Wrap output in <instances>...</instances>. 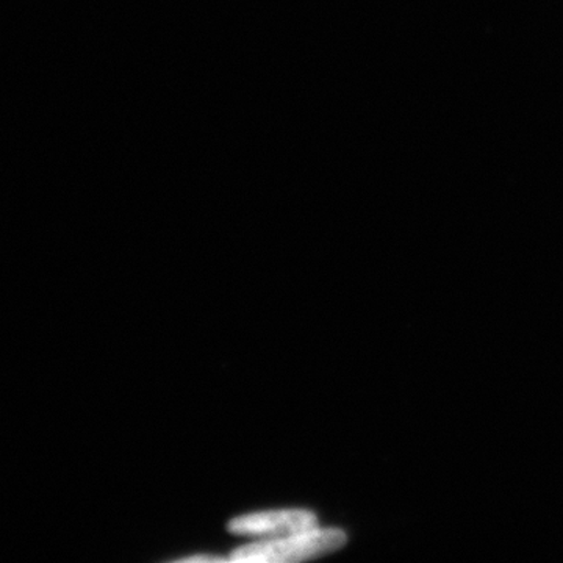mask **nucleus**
<instances>
[{
    "mask_svg": "<svg viewBox=\"0 0 563 563\" xmlns=\"http://www.w3.org/2000/svg\"><path fill=\"white\" fill-rule=\"evenodd\" d=\"M347 536L340 529H312V531L282 537V539L262 540L236 548L232 562H301L321 558L342 550Z\"/></svg>",
    "mask_w": 563,
    "mask_h": 563,
    "instance_id": "1",
    "label": "nucleus"
},
{
    "mask_svg": "<svg viewBox=\"0 0 563 563\" xmlns=\"http://www.w3.org/2000/svg\"><path fill=\"white\" fill-rule=\"evenodd\" d=\"M318 528L317 515L310 510L287 509L269 510L233 518L229 531L235 536L263 537L265 540L282 539L312 531Z\"/></svg>",
    "mask_w": 563,
    "mask_h": 563,
    "instance_id": "2",
    "label": "nucleus"
},
{
    "mask_svg": "<svg viewBox=\"0 0 563 563\" xmlns=\"http://www.w3.org/2000/svg\"><path fill=\"white\" fill-rule=\"evenodd\" d=\"M228 559L224 558H218V555H209V554H202V555H192V558H184L180 559L179 562H225Z\"/></svg>",
    "mask_w": 563,
    "mask_h": 563,
    "instance_id": "3",
    "label": "nucleus"
}]
</instances>
